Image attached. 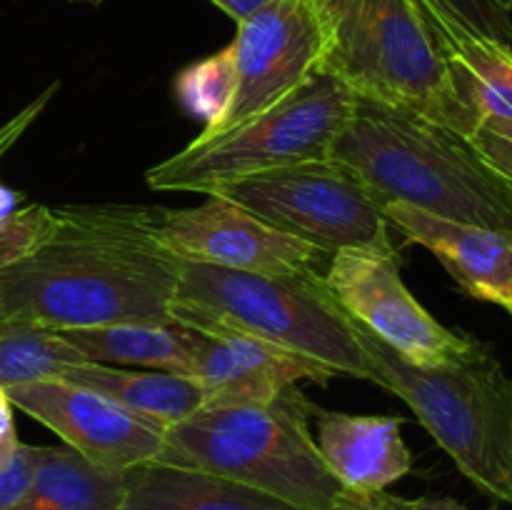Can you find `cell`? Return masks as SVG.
I'll return each mask as SVG.
<instances>
[{
    "instance_id": "cell-11",
    "label": "cell",
    "mask_w": 512,
    "mask_h": 510,
    "mask_svg": "<svg viewBox=\"0 0 512 510\" xmlns=\"http://www.w3.org/2000/svg\"><path fill=\"white\" fill-rule=\"evenodd\" d=\"M160 240L180 260L258 275L320 273L325 255L223 195H208L195 208H165Z\"/></svg>"
},
{
    "instance_id": "cell-34",
    "label": "cell",
    "mask_w": 512,
    "mask_h": 510,
    "mask_svg": "<svg viewBox=\"0 0 512 510\" xmlns=\"http://www.w3.org/2000/svg\"><path fill=\"white\" fill-rule=\"evenodd\" d=\"M508 3H510V8H512V0H508Z\"/></svg>"
},
{
    "instance_id": "cell-18",
    "label": "cell",
    "mask_w": 512,
    "mask_h": 510,
    "mask_svg": "<svg viewBox=\"0 0 512 510\" xmlns=\"http://www.w3.org/2000/svg\"><path fill=\"white\" fill-rule=\"evenodd\" d=\"M55 333L93 363L145 365L178 375H188L190 363L205 340V333L180 323H110Z\"/></svg>"
},
{
    "instance_id": "cell-21",
    "label": "cell",
    "mask_w": 512,
    "mask_h": 510,
    "mask_svg": "<svg viewBox=\"0 0 512 510\" xmlns=\"http://www.w3.org/2000/svg\"><path fill=\"white\" fill-rule=\"evenodd\" d=\"M235 85H238V70H235V43L230 40L218 53L195 60L175 75V98L185 113L203 120V133H208L228 115Z\"/></svg>"
},
{
    "instance_id": "cell-10",
    "label": "cell",
    "mask_w": 512,
    "mask_h": 510,
    "mask_svg": "<svg viewBox=\"0 0 512 510\" xmlns=\"http://www.w3.org/2000/svg\"><path fill=\"white\" fill-rule=\"evenodd\" d=\"M235 85L228 115L195 140H210L243 128L298 90L323 55V33L313 0H268L238 23Z\"/></svg>"
},
{
    "instance_id": "cell-15",
    "label": "cell",
    "mask_w": 512,
    "mask_h": 510,
    "mask_svg": "<svg viewBox=\"0 0 512 510\" xmlns=\"http://www.w3.org/2000/svg\"><path fill=\"white\" fill-rule=\"evenodd\" d=\"M315 415V443L345 493L358 498L385 493L413 470V455L400 433L403 418L323 408H315Z\"/></svg>"
},
{
    "instance_id": "cell-31",
    "label": "cell",
    "mask_w": 512,
    "mask_h": 510,
    "mask_svg": "<svg viewBox=\"0 0 512 510\" xmlns=\"http://www.w3.org/2000/svg\"><path fill=\"white\" fill-rule=\"evenodd\" d=\"M20 440L18 438H10V440H0V470L5 468V465L10 463V458H13L15 448H18Z\"/></svg>"
},
{
    "instance_id": "cell-33",
    "label": "cell",
    "mask_w": 512,
    "mask_h": 510,
    "mask_svg": "<svg viewBox=\"0 0 512 510\" xmlns=\"http://www.w3.org/2000/svg\"><path fill=\"white\" fill-rule=\"evenodd\" d=\"M508 313H510V315H512V308H508Z\"/></svg>"
},
{
    "instance_id": "cell-20",
    "label": "cell",
    "mask_w": 512,
    "mask_h": 510,
    "mask_svg": "<svg viewBox=\"0 0 512 510\" xmlns=\"http://www.w3.org/2000/svg\"><path fill=\"white\" fill-rule=\"evenodd\" d=\"M123 473L90 463L73 448H48L25 493L8 510H120Z\"/></svg>"
},
{
    "instance_id": "cell-12",
    "label": "cell",
    "mask_w": 512,
    "mask_h": 510,
    "mask_svg": "<svg viewBox=\"0 0 512 510\" xmlns=\"http://www.w3.org/2000/svg\"><path fill=\"white\" fill-rule=\"evenodd\" d=\"M3 390L13 408L43 423L68 448L100 468L125 473L135 465L155 463L163 453V428L95 390L60 378L30 380Z\"/></svg>"
},
{
    "instance_id": "cell-26",
    "label": "cell",
    "mask_w": 512,
    "mask_h": 510,
    "mask_svg": "<svg viewBox=\"0 0 512 510\" xmlns=\"http://www.w3.org/2000/svg\"><path fill=\"white\" fill-rule=\"evenodd\" d=\"M43 455V445L18 443L10 463L0 470V510H8L25 493Z\"/></svg>"
},
{
    "instance_id": "cell-24",
    "label": "cell",
    "mask_w": 512,
    "mask_h": 510,
    "mask_svg": "<svg viewBox=\"0 0 512 510\" xmlns=\"http://www.w3.org/2000/svg\"><path fill=\"white\" fill-rule=\"evenodd\" d=\"M58 88H60V83L48 85V88H45L40 95H35V98L30 100L23 110H18L13 118L5 120V123L0 125V158H3V155L8 153V150L13 148L20 138H23L25 130H28L30 125L40 118V113L48 108V103L53 100V95L58 93ZM18 203H20V193H15V190L5 188V185L0 183V215L13 213V210L18 208Z\"/></svg>"
},
{
    "instance_id": "cell-2",
    "label": "cell",
    "mask_w": 512,
    "mask_h": 510,
    "mask_svg": "<svg viewBox=\"0 0 512 510\" xmlns=\"http://www.w3.org/2000/svg\"><path fill=\"white\" fill-rule=\"evenodd\" d=\"M330 158L348 165L383 208L403 203L512 235V185L470 138L425 115L355 95Z\"/></svg>"
},
{
    "instance_id": "cell-30",
    "label": "cell",
    "mask_w": 512,
    "mask_h": 510,
    "mask_svg": "<svg viewBox=\"0 0 512 510\" xmlns=\"http://www.w3.org/2000/svg\"><path fill=\"white\" fill-rule=\"evenodd\" d=\"M333 510H378V508H375L368 498H358V495L345 493Z\"/></svg>"
},
{
    "instance_id": "cell-32",
    "label": "cell",
    "mask_w": 512,
    "mask_h": 510,
    "mask_svg": "<svg viewBox=\"0 0 512 510\" xmlns=\"http://www.w3.org/2000/svg\"><path fill=\"white\" fill-rule=\"evenodd\" d=\"M75 3H90V5H100L103 0H75Z\"/></svg>"
},
{
    "instance_id": "cell-14",
    "label": "cell",
    "mask_w": 512,
    "mask_h": 510,
    "mask_svg": "<svg viewBox=\"0 0 512 510\" xmlns=\"http://www.w3.org/2000/svg\"><path fill=\"white\" fill-rule=\"evenodd\" d=\"M383 213L408 243L428 248L465 295L512 308V235L455 223L403 203H388Z\"/></svg>"
},
{
    "instance_id": "cell-29",
    "label": "cell",
    "mask_w": 512,
    "mask_h": 510,
    "mask_svg": "<svg viewBox=\"0 0 512 510\" xmlns=\"http://www.w3.org/2000/svg\"><path fill=\"white\" fill-rule=\"evenodd\" d=\"M15 408L13 403L8 400L5 390L0 388V440H10V438H18L15 433V418H13Z\"/></svg>"
},
{
    "instance_id": "cell-19",
    "label": "cell",
    "mask_w": 512,
    "mask_h": 510,
    "mask_svg": "<svg viewBox=\"0 0 512 510\" xmlns=\"http://www.w3.org/2000/svg\"><path fill=\"white\" fill-rule=\"evenodd\" d=\"M443 40L453 83L475 120L512 123V48L430 15Z\"/></svg>"
},
{
    "instance_id": "cell-16",
    "label": "cell",
    "mask_w": 512,
    "mask_h": 510,
    "mask_svg": "<svg viewBox=\"0 0 512 510\" xmlns=\"http://www.w3.org/2000/svg\"><path fill=\"white\" fill-rule=\"evenodd\" d=\"M120 510H295L283 500L195 468L143 463L123 473Z\"/></svg>"
},
{
    "instance_id": "cell-7",
    "label": "cell",
    "mask_w": 512,
    "mask_h": 510,
    "mask_svg": "<svg viewBox=\"0 0 512 510\" xmlns=\"http://www.w3.org/2000/svg\"><path fill=\"white\" fill-rule=\"evenodd\" d=\"M355 93L333 75L315 70L275 108L210 140H190L145 173L153 190L203 193L223 183L268 173L305 160L330 158V145L353 110Z\"/></svg>"
},
{
    "instance_id": "cell-6",
    "label": "cell",
    "mask_w": 512,
    "mask_h": 510,
    "mask_svg": "<svg viewBox=\"0 0 512 510\" xmlns=\"http://www.w3.org/2000/svg\"><path fill=\"white\" fill-rule=\"evenodd\" d=\"M353 330L373 368V383L413 410L475 488L512 505V378L490 345L450 363L415 365L358 320Z\"/></svg>"
},
{
    "instance_id": "cell-8",
    "label": "cell",
    "mask_w": 512,
    "mask_h": 510,
    "mask_svg": "<svg viewBox=\"0 0 512 510\" xmlns=\"http://www.w3.org/2000/svg\"><path fill=\"white\" fill-rule=\"evenodd\" d=\"M208 195H223L243 205L268 225L325 255L350 248L398 253L383 205L348 165L333 158L305 160L233 180Z\"/></svg>"
},
{
    "instance_id": "cell-3",
    "label": "cell",
    "mask_w": 512,
    "mask_h": 510,
    "mask_svg": "<svg viewBox=\"0 0 512 510\" xmlns=\"http://www.w3.org/2000/svg\"><path fill=\"white\" fill-rule=\"evenodd\" d=\"M323 33L320 68L358 98L413 110L473 138L448 55L420 0H313Z\"/></svg>"
},
{
    "instance_id": "cell-25",
    "label": "cell",
    "mask_w": 512,
    "mask_h": 510,
    "mask_svg": "<svg viewBox=\"0 0 512 510\" xmlns=\"http://www.w3.org/2000/svg\"><path fill=\"white\" fill-rule=\"evenodd\" d=\"M485 163L498 170L512 185V123L505 120H485L478 125L475 135L470 138Z\"/></svg>"
},
{
    "instance_id": "cell-28",
    "label": "cell",
    "mask_w": 512,
    "mask_h": 510,
    "mask_svg": "<svg viewBox=\"0 0 512 510\" xmlns=\"http://www.w3.org/2000/svg\"><path fill=\"white\" fill-rule=\"evenodd\" d=\"M210 3H213L215 8L223 10V13L228 15L230 20H235V25H238L240 20H245L248 15H253L255 10L263 8L268 0H210Z\"/></svg>"
},
{
    "instance_id": "cell-17",
    "label": "cell",
    "mask_w": 512,
    "mask_h": 510,
    "mask_svg": "<svg viewBox=\"0 0 512 510\" xmlns=\"http://www.w3.org/2000/svg\"><path fill=\"white\" fill-rule=\"evenodd\" d=\"M58 378L95 390L163 430L173 428L205 405V393L195 380L165 370H123L83 360L65 365Z\"/></svg>"
},
{
    "instance_id": "cell-23",
    "label": "cell",
    "mask_w": 512,
    "mask_h": 510,
    "mask_svg": "<svg viewBox=\"0 0 512 510\" xmlns=\"http://www.w3.org/2000/svg\"><path fill=\"white\" fill-rule=\"evenodd\" d=\"M55 228V210L48 205H25L0 215V270L20 263L48 240Z\"/></svg>"
},
{
    "instance_id": "cell-4",
    "label": "cell",
    "mask_w": 512,
    "mask_h": 510,
    "mask_svg": "<svg viewBox=\"0 0 512 510\" xmlns=\"http://www.w3.org/2000/svg\"><path fill=\"white\" fill-rule=\"evenodd\" d=\"M310 403L290 385L268 403L205 405L165 430L155 463L195 468L293 505L333 510L345 495L310 430Z\"/></svg>"
},
{
    "instance_id": "cell-22",
    "label": "cell",
    "mask_w": 512,
    "mask_h": 510,
    "mask_svg": "<svg viewBox=\"0 0 512 510\" xmlns=\"http://www.w3.org/2000/svg\"><path fill=\"white\" fill-rule=\"evenodd\" d=\"M430 15L448 18L468 33L512 48V8L508 0H420Z\"/></svg>"
},
{
    "instance_id": "cell-27",
    "label": "cell",
    "mask_w": 512,
    "mask_h": 510,
    "mask_svg": "<svg viewBox=\"0 0 512 510\" xmlns=\"http://www.w3.org/2000/svg\"><path fill=\"white\" fill-rule=\"evenodd\" d=\"M370 503L378 510H470L468 505L458 503L453 498H430V495H423V498H400V495L390 493H378L370 495ZM498 510V508H488Z\"/></svg>"
},
{
    "instance_id": "cell-1",
    "label": "cell",
    "mask_w": 512,
    "mask_h": 510,
    "mask_svg": "<svg viewBox=\"0 0 512 510\" xmlns=\"http://www.w3.org/2000/svg\"><path fill=\"white\" fill-rule=\"evenodd\" d=\"M53 210L48 240L0 270V323L53 333L110 323H173L180 258L160 240L165 208L88 203Z\"/></svg>"
},
{
    "instance_id": "cell-9",
    "label": "cell",
    "mask_w": 512,
    "mask_h": 510,
    "mask_svg": "<svg viewBox=\"0 0 512 510\" xmlns=\"http://www.w3.org/2000/svg\"><path fill=\"white\" fill-rule=\"evenodd\" d=\"M325 285L340 308L390 350L415 365L450 363L478 350L480 340L445 328L403 283L398 253L338 250Z\"/></svg>"
},
{
    "instance_id": "cell-5",
    "label": "cell",
    "mask_w": 512,
    "mask_h": 510,
    "mask_svg": "<svg viewBox=\"0 0 512 510\" xmlns=\"http://www.w3.org/2000/svg\"><path fill=\"white\" fill-rule=\"evenodd\" d=\"M173 323L208 335H245L323 363L343 378L373 380L353 320L323 273L258 275L180 260Z\"/></svg>"
},
{
    "instance_id": "cell-13",
    "label": "cell",
    "mask_w": 512,
    "mask_h": 510,
    "mask_svg": "<svg viewBox=\"0 0 512 510\" xmlns=\"http://www.w3.org/2000/svg\"><path fill=\"white\" fill-rule=\"evenodd\" d=\"M185 378L203 388L205 405H245L268 403L300 380L325 385L338 375L323 363L288 353L263 340L205 333Z\"/></svg>"
}]
</instances>
